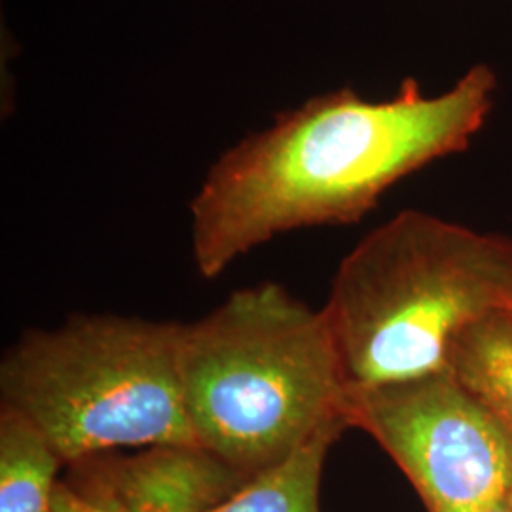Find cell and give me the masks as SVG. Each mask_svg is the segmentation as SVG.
Returning a JSON list of instances; mask_svg holds the SVG:
<instances>
[{"mask_svg":"<svg viewBox=\"0 0 512 512\" xmlns=\"http://www.w3.org/2000/svg\"><path fill=\"white\" fill-rule=\"evenodd\" d=\"M495 88L494 71L478 63L439 95L408 78L387 101L346 88L283 112L207 171L190 203L198 272L219 277L291 230L363 219L397 181L469 147Z\"/></svg>","mask_w":512,"mask_h":512,"instance_id":"1","label":"cell"},{"mask_svg":"<svg viewBox=\"0 0 512 512\" xmlns=\"http://www.w3.org/2000/svg\"><path fill=\"white\" fill-rule=\"evenodd\" d=\"M184 406L198 448L241 475L346 425L348 385L323 310L277 283L230 294L181 327Z\"/></svg>","mask_w":512,"mask_h":512,"instance_id":"2","label":"cell"},{"mask_svg":"<svg viewBox=\"0 0 512 512\" xmlns=\"http://www.w3.org/2000/svg\"><path fill=\"white\" fill-rule=\"evenodd\" d=\"M512 310V239L401 211L338 266L323 308L348 389L448 372L459 336Z\"/></svg>","mask_w":512,"mask_h":512,"instance_id":"3","label":"cell"},{"mask_svg":"<svg viewBox=\"0 0 512 512\" xmlns=\"http://www.w3.org/2000/svg\"><path fill=\"white\" fill-rule=\"evenodd\" d=\"M181 323L82 315L29 330L0 363L2 406L65 465L122 448L198 446L184 406Z\"/></svg>","mask_w":512,"mask_h":512,"instance_id":"4","label":"cell"},{"mask_svg":"<svg viewBox=\"0 0 512 512\" xmlns=\"http://www.w3.org/2000/svg\"><path fill=\"white\" fill-rule=\"evenodd\" d=\"M346 420L376 440L429 512H490L512 492V437L450 372L348 389Z\"/></svg>","mask_w":512,"mask_h":512,"instance_id":"5","label":"cell"},{"mask_svg":"<svg viewBox=\"0 0 512 512\" xmlns=\"http://www.w3.org/2000/svg\"><path fill=\"white\" fill-rule=\"evenodd\" d=\"M54 512H205L249 478L198 446H156L135 456L69 465Z\"/></svg>","mask_w":512,"mask_h":512,"instance_id":"6","label":"cell"},{"mask_svg":"<svg viewBox=\"0 0 512 512\" xmlns=\"http://www.w3.org/2000/svg\"><path fill=\"white\" fill-rule=\"evenodd\" d=\"M346 425H330L289 458L249 476L234 494L205 512H319V488L330 446Z\"/></svg>","mask_w":512,"mask_h":512,"instance_id":"7","label":"cell"},{"mask_svg":"<svg viewBox=\"0 0 512 512\" xmlns=\"http://www.w3.org/2000/svg\"><path fill=\"white\" fill-rule=\"evenodd\" d=\"M61 465L63 458L31 421L0 406V512H54Z\"/></svg>","mask_w":512,"mask_h":512,"instance_id":"8","label":"cell"},{"mask_svg":"<svg viewBox=\"0 0 512 512\" xmlns=\"http://www.w3.org/2000/svg\"><path fill=\"white\" fill-rule=\"evenodd\" d=\"M448 372L512 437V310L495 311L465 330L452 348Z\"/></svg>","mask_w":512,"mask_h":512,"instance_id":"9","label":"cell"},{"mask_svg":"<svg viewBox=\"0 0 512 512\" xmlns=\"http://www.w3.org/2000/svg\"><path fill=\"white\" fill-rule=\"evenodd\" d=\"M490 512H512L511 501H507V503H503V505H499V507H495Z\"/></svg>","mask_w":512,"mask_h":512,"instance_id":"10","label":"cell"},{"mask_svg":"<svg viewBox=\"0 0 512 512\" xmlns=\"http://www.w3.org/2000/svg\"><path fill=\"white\" fill-rule=\"evenodd\" d=\"M509 501H511V505H512V492H511V497H509Z\"/></svg>","mask_w":512,"mask_h":512,"instance_id":"11","label":"cell"}]
</instances>
